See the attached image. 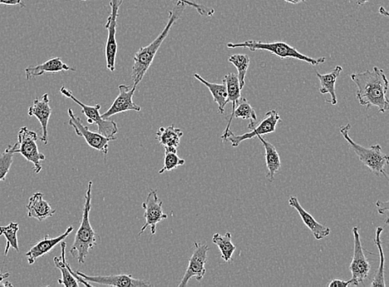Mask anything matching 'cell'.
Returning a JSON list of instances; mask_svg holds the SVG:
<instances>
[{"label":"cell","instance_id":"obj_1","mask_svg":"<svg viewBox=\"0 0 389 287\" xmlns=\"http://www.w3.org/2000/svg\"><path fill=\"white\" fill-rule=\"evenodd\" d=\"M351 78L358 88L356 98L361 106L367 110L377 107L383 113L388 110V81L382 69L374 67L372 71L353 73Z\"/></svg>","mask_w":389,"mask_h":287},{"label":"cell","instance_id":"obj_2","mask_svg":"<svg viewBox=\"0 0 389 287\" xmlns=\"http://www.w3.org/2000/svg\"><path fill=\"white\" fill-rule=\"evenodd\" d=\"M185 7L186 6L183 3L179 2L177 4L173 9L169 11V21L166 23L163 31L149 45L140 48V50L135 54L134 64H133L131 71V78L133 82H134L133 86H137L142 81L153 61H154L156 53L158 52L162 43L168 37L172 26L179 21L182 14L184 13Z\"/></svg>","mask_w":389,"mask_h":287},{"label":"cell","instance_id":"obj_3","mask_svg":"<svg viewBox=\"0 0 389 287\" xmlns=\"http://www.w3.org/2000/svg\"><path fill=\"white\" fill-rule=\"evenodd\" d=\"M92 181H89L85 197V204L83 207L82 218L80 229H78L75 240L71 247L70 254L77 257L78 264H84L86 257L90 249L97 244V234L90 223V211L92 202Z\"/></svg>","mask_w":389,"mask_h":287},{"label":"cell","instance_id":"obj_4","mask_svg":"<svg viewBox=\"0 0 389 287\" xmlns=\"http://www.w3.org/2000/svg\"><path fill=\"white\" fill-rule=\"evenodd\" d=\"M351 123H348L346 126L339 128V130H341L344 140L347 141L349 145L356 153L358 159L361 160L364 166L369 168L374 175L384 176L386 179H388V156L382 152L381 146L376 145L366 148L358 145V143L354 142L352 138L349 137V130H351Z\"/></svg>","mask_w":389,"mask_h":287},{"label":"cell","instance_id":"obj_5","mask_svg":"<svg viewBox=\"0 0 389 287\" xmlns=\"http://www.w3.org/2000/svg\"><path fill=\"white\" fill-rule=\"evenodd\" d=\"M226 47L229 49L247 48L253 52L267 51L282 59H297V60L309 63L312 66H318L327 61L326 57L313 58L304 55L295 47L283 42L263 43L257 40H248L243 43H229Z\"/></svg>","mask_w":389,"mask_h":287},{"label":"cell","instance_id":"obj_6","mask_svg":"<svg viewBox=\"0 0 389 287\" xmlns=\"http://www.w3.org/2000/svg\"><path fill=\"white\" fill-rule=\"evenodd\" d=\"M60 92L62 95L67 98L71 99L72 101L77 103L78 106L82 108V112L84 113V116L87 118V123L89 125H97L98 128V133H101L103 136L108 137H116V135L118 133V127L116 123L113 120H104L100 115L101 105H96L93 106H87L82 101H78L77 99L73 96L71 91L67 90L65 86H62Z\"/></svg>","mask_w":389,"mask_h":287},{"label":"cell","instance_id":"obj_7","mask_svg":"<svg viewBox=\"0 0 389 287\" xmlns=\"http://www.w3.org/2000/svg\"><path fill=\"white\" fill-rule=\"evenodd\" d=\"M37 133L22 127L18 131L16 153L21 154L33 164V171L38 174L43 169L42 162L46 159L43 153L39 152L37 145Z\"/></svg>","mask_w":389,"mask_h":287},{"label":"cell","instance_id":"obj_8","mask_svg":"<svg viewBox=\"0 0 389 287\" xmlns=\"http://www.w3.org/2000/svg\"><path fill=\"white\" fill-rule=\"evenodd\" d=\"M124 0H111V14L107 18L106 29L108 31L106 44V68L111 72L116 70V60L117 54L116 28L117 19L119 17L120 8Z\"/></svg>","mask_w":389,"mask_h":287},{"label":"cell","instance_id":"obj_9","mask_svg":"<svg viewBox=\"0 0 389 287\" xmlns=\"http://www.w3.org/2000/svg\"><path fill=\"white\" fill-rule=\"evenodd\" d=\"M354 235V256L349 270L351 271L352 278L351 279V286H358L363 283L368 276L371 266L364 254V250L359 237L358 227H353Z\"/></svg>","mask_w":389,"mask_h":287},{"label":"cell","instance_id":"obj_10","mask_svg":"<svg viewBox=\"0 0 389 287\" xmlns=\"http://www.w3.org/2000/svg\"><path fill=\"white\" fill-rule=\"evenodd\" d=\"M67 113L70 117L68 122L69 125L74 128L77 135L84 137L88 145L106 156L108 150H109V142L116 140L117 137H108L103 136L99 133L92 132L89 128L83 125L81 118L75 116L72 108H68Z\"/></svg>","mask_w":389,"mask_h":287},{"label":"cell","instance_id":"obj_11","mask_svg":"<svg viewBox=\"0 0 389 287\" xmlns=\"http://www.w3.org/2000/svg\"><path fill=\"white\" fill-rule=\"evenodd\" d=\"M280 117L275 110H270L265 113V118L258 126H256L252 132L246 133L242 135H235L231 130L226 135V140H229L233 147H238L240 143L258 136H263L273 133L277 130V126Z\"/></svg>","mask_w":389,"mask_h":287},{"label":"cell","instance_id":"obj_12","mask_svg":"<svg viewBox=\"0 0 389 287\" xmlns=\"http://www.w3.org/2000/svg\"><path fill=\"white\" fill-rule=\"evenodd\" d=\"M162 206H163V201L157 195V191L150 190L146 201L142 203V208L145 210L146 223L141 227L139 235H141L148 227H150L151 235H155L157 225L168 218V215L164 213Z\"/></svg>","mask_w":389,"mask_h":287},{"label":"cell","instance_id":"obj_13","mask_svg":"<svg viewBox=\"0 0 389 287\" xmlns=\"http://www.w3.org/2000/svg\"><path fill=\"white\" fill-rule=\"evenodd\" d=\"M194 250L192 254L188 269H187L183 278H182L179 287H185L188 284L191 278L201 281L206 274V262L208 261V252L209 247L206 244H201L195 242L194 244Z\"/></svg>","mask_w":389,"mask_h":287},{"label":"cell","instance_id":"obj_14","mask_svg":"<svg viewBox=\"0 0 389 287\" xmlns=\"http://www.w3.org/2000/svg\"><path fill=\"white\" fill-rule=\"evenodd\" d=\"M76 274L88 282L108 286L119 287H144L151 284L146 280L136 279L130 274L109 275V276H89L80 271Z\"/></svg>","mask_w":389,"mask_h":287},{"label":"cell","instance_id":"obj_15","mask_svg":"<svg viewBox=\"0 0 389 287\" xmlns=\"http://www.w3.org/2000/svg\"><path fill=\"white\" fill-rule=\"evenodd\" d=\"M136 87L135 86L120 85L118 87L119 88V95L112 103L109 110L102 115V118L108 120V118L118 115V113L127 111L140 112L141 108L133 102V96H134Z\"/></svg>","mask_w":389,"mask_h":287},{"label":"cell","instance_id":"obj_16","mask_svg":"<svg viewBox=\"0 0 389 287\" xmlns=\"http://www.w3.org/2000/svg\"><path fill=\"white\" fill-rule=\"evenodd\" d=\"M66 247L65 242H61V257H55L53 259L54 264L57 269L60 270L62 278L58 280V283L66 287H80L81 285L92 287V285L78 276L76 272H74L71 269L70 265L67 264L66 260Z\"/></svg>","mask_w":389,"mask_h":287},{"label":"cell","instance_id":"obj_17","mask_svg":"<svg viewBox=\"0 0 389 287\" xmlns=\"http://www.w3.org/2000/svg\"><path fill=\"white\" fill-rule=\"evenodd\" d=\"M48 94H44L41 99H35L33 106L28 108V116L36 117L42 127L41 141L44 145H48V125L52 115V108L49 106Z\"/></svg>","mask_w":389,"mask_h":287},{"label":"cell","instance_id":"obj_18","mask_svg":"<svg viewBox=\"0 0 389 287\" xmlns=\"http://www.w3.org/2000/svg\"><path fill=\"white\" fill-rule=\"evenodd\" d=\"M72 231L73 227L69 226L65 232H63L60 236L51 237L50 235H47L44 237L43 240L39 241L37 244L34 245L27 252L26 256L28 264H33L38 257L49 254L58 244H61V242L65 240L66 237L70 235Z\"/></svg>","mask_w":389,"mask_h":287},{"label":"cell","instance_id":"obj_19","mask_svg":"<svg viewBox=\"0 0 389 287\" xmlns=\"http://www.w3.org/2000/svg\"><path fill=\"white\" fill-rule=\"evenodd\" d=\"M289 206L298 212L304 224L307 226L310 231H312L314 239L318 241L322 240L324 237H326L331 234L332 230L329 227L319 224V223L314 219L313 216L310 215L309 213L304 209L302 205L300 204L297 197L290 196L289 199Z\"/></svg>","mask_w":389,"mask_h":287},{"label":"cell","instance_id":"obj_20","mask_svg":"<svg viewBox=\"0 0 389 287\" xmlns=\"http://www.w3.org/2000/svg\"><path fill=\"white\" fill-rule=\"evenodd\" d=\"M61 72H76V69L67 65L61 60L60 57H53L45 62L39 64V65L28 67L26 69L28 81H31L33 78L41 77L46 73Z\"/></svg>","mask_w":389,"mask_h":287},{"label":"cell","instance_id":"obj_21","mask_svg":"<svg viewBox=\"0 0 389 287\" xmlns=\"http://www.w3.org/2000/svg\"><path fill=\"white\" fill-rule=\"evenodd\" d=\"M223 81L225 82L226 86V91H228V102L233 103V107H231V113L229 120L228 125H226L225 130L221 135V140L224 142L226 141V135H228L229 131L230 130V126L231 121L234 120V112L235 111L236 106H238L241 99H242V95H241V91L242 89L240 87V83L237 74L235 73H229L225 75L223 79Z\"/></svg>","mask_w":389,"mask_h":287},{"label":"cell","instance_id":"obj_22","mask_svg":"<svg viewBox=\"0 0 389 287\" xmlns=\"http://www.w3.org/2000/svg\"><path fill=\"white\" fill-rule=\"evenodd\" d=\"M28 216L33 218L38 221H43L49 217H52L56 213L48 202L43 200V194L41 192H36L29 198L27 205Z\"/></svg>","mask_w":389,"mask_h":287},{"label":"cell","instance_id":"obj_23","mask_svg":"<svg viewBox=\"0 0 389 287\" xmlns=\"http://www.w3.org/2000/svg\"><path fill=\"white\" fill-rule=\"evenodd\" d=\"M343 71V68L341 66H336V68L331 72L327 74H321L317 72V76L319 81V92L322 95H327L329 94L331 96V100L327 102H331L332 106H336L338 103L336 92V84L337 79Z\"/></svg>","mask_w":389,"mask_h":287},{"label":"cell","instance_id":"obj_24","mask_svg":"<svg viewBox=\"0 0 389 287\" xmlns=\"http://www.w3.org/2000/svg\"><path fill=\"white\" fill-rule=\"evenodd\" d=\"M194 77L197 80L199 81L202 84L209 89V91L213 96L214 101L218 103L219 113L221 115H224L225 111V106L228 103V91H226V86L225 82L219 84L213 83L206 81L205 79L199 75L198 73H194Z\"/></svg>","mask_w":389,"mask_h":287},{"label":"cell","instance_id":"obj_25","mask_svg":"<svg viewBox=\"0 0 389 287\" xmlns=\"http://www.w3.org/2000/svg\"><path fill=\"white\" fill-rule=\"evenodd\" d=\"M263 145L265 152V164H267L268 172L267 178L270 182L275 181V174L280 169V158L277 148L263 136H258Z\"/></svg>","mask_w":389,"mask_h":287},{"label":"cell","instance_id":"obj_26","mask_svg":"<svg viewBox=\"0 0 389 287\" xmlns=\"http://www.w3.org/2000/svg\"><path fill=\"white\" fill-rule=\"evenodd\" d=\"M184 133L175 125L169 127H161L156 132V140L159 141L161 145L165 147L177 148L180 145L181 137H183Z\"/></svg>","mask_w":389,"mask_h":287},{"label":"cell","instance_id":"obj_27","mask_svg":"<svg viewBox=\"0 0 389 287\" xmlns=\"http://www.w3.org/2000/svg\"><path fill=\"white\" fill-rule=\"evenodd\" d=\"M383 231V227H378L376 230V236L374 239V244L378 247L379 252V266L376 272V275L374 276L372 281L371 286L372 287H385V278H384V262H385V259H384V254L382 247L381 242V234Z\"/></svg>","mask_w":389,"mask_h":287},{"label":"cell","instance_id":"obj_28","mask_svg":"<svg viewBox=\"0 0 389 287\" xmlns=\"http://www.w3.org/2000/svg\"><path fill=\"white\" fill-rule=\"evenodd\" d=\"M234 118H243V120H250L248 128L253 130L257 126V113L252 106L250 105L247 99H241L238 106H236L234 112Z\"/></svg>","mask_w":389,"mask_h":287},{"label":"cell","instance_id":"obj_29","mask_svg":"<svg viewBox=\"0 0 389 287\" xmlns=\"http://www.w3.org/2000/svg\"><path fill=\"white\" fill-rule=\"evenodd\" d=\"M213 242L218 246L221 254V259L226 262L231 261L236 250L235 245L231 242V232H226L224 236L215 234L213 237Z\"/></svg>","mask_w":389,"mask_h":287},{"label":"cell","instance_id":"obj_30","mask_svg":"<svg viewBox=\"0 0 389 287\" xmlns=\"http://www.w3.org/2000/svg\"><path fill=\"white\" fill-rule=\"evenodd\" d=\"M18 230L19 225L18 223L12 222L7 226H0V236L6 237L7 240L4 255H8V252L11 247L18 252H19L17 236Z\"/></svg>","mask_w":389,"mask_h":287},{"label":"cell","instance_id":"obj_31","mask_svg":"<svg viewBox=\"0 0 389 287\" xmlns=\"http://www.w3.org/2000/svg\"><path fill=\"white\" fill-rule=\"evenodd\" d=\"M229 61L237 68L240 87L243 90L245 86L246 75H247L250 65V57L247 54H234V55L229 57Z\"/></svg>","mask_w":389,"mask_h":287},{"label":"cell","instance_id":"obj_32","mask_svg":"<svg viewBox=\"0 0 389 287\" xmlns=\"http://www.w3.org/2000/svg\"><path fill=\"white\" fill-rule=\"evenodd\" d=\"M165 150L164 167L159 171L160 175L165 171H170L176 169L179 167L184 166L185 163V160L182 159L177 154V148L165 147Z\"/></svg>","mask_w":389,"mask_h":287},{"label":"cell","instance_id":"obj_33","mask_svg":"<svg viewBox=\"0 0 389 287\" xmlns=\"http://www.w3.org/2000/svg\"><path fill=\"white\" fill-rule=\"evenodd\" d=\"M17 142L9 145L6 150L0 154V181L6 180L9 170L13 164V155L16 154Z\"/></svg>","mask_w":389,"mask_h":287},{"label":"cell","instance_id":"obj_34","mask_svg":"<svg viewBox=\"0 0 389 287\" xmlns=\"http://www.w3.org/2000/svg\"><path fill=\"white\" fill-rule=\"evenodd\" d=\"M177 1H179L180 3H183L185 4V6L194 8L195 11L200 14L201 16L212 17L215 13L214 9L202 6V4L190 1V0H177Z\"/></svg>","mask_w":389,"mask_h":287},{"label":"cell","instance_id":"obj_35","mask_svg":"<svg viewBox=\"0 0 389 287\" xmlns=\"http://www.w3.org/2000/svg\"><path fill=\"white\" fill-rule=\"evenodd\" d=\"M2 4L9 6H18L21 8L26 7V4L23 3V0H0V6H2Z\"/></svg>","mask_w":389,"mask_h":287},{"label":"cell","instance_id":"obj_36","mask_svg":"<svg viewBox=\"0 0 389 287\" xmlns=\"http://www.w3.org/2000/svg\"><path fill=\"white\" fill-rule=\"evenodd\" d=\"M351 286V280L343 281L339 279L332 280L331 282H329V287H347Z\"/></svg>","mask_w":389,"mask_h":287},{"label":"cell","instance_id":"obj_37","mask_svg":"<svg viewBox=\"0 0 389 287\" xmlns=\"http://www.w3.org/2000/svg\"><path fill=\"white\" fill-rule=\"evenodd\" d=\"M378 212L380 215H387L388 212V201H378L376 203Z\"/></svg>","mask_w":389,"mask_h":287},{"label":"cell","instance_id":"obj_38","mask_svg":"<svg viewBox=\"0 0 389 287\" xmlns=\"http://www.w3.org/2000/svg\"><path fill=\"white\" fill-rule=\"evenodd\" d=\"M9 276H11V274H9V272H6V274H2V272L0 271V282L4 281V280L9 278Z\"/></svg>","mask_w":389,"mask_h":287},{"label":"cell","instance_id":"obj_39","mask_svg":"<svg viewBox=\"0 0 389 287\" xmlns=\"http://www.w3.org/2000/svg\"><path fill=\"white\" fill-rule=\"evenodd\" d=\"M284 1H285L287 3H289V4H300V3L305 2V0H284Z\"/></svg>","mask_w":389,"mask_h":287},{"label":"cell","instance_id":"obj_40","mask_svg":"<svg viewBox=\"0 0 389 287\" xmlns=\"http://www.w3.org/2000/svg\"><path fill=\"white\" fill-rule=\"evenodd\" d=\"M369 0H357V4L358 6H363Z\"/></svg>","mask_w":389,"mask_h":287},{"label":"cell","instance_id":"obj_41","mask_svg":"<svg viewBox=\"0 0 389 287\" xmlns=\"http://www.w3.org/2000/svg\"><path fill=\"white\" fill-rule=\"evenodd\" d=\"M380 13H385V16L386 17L388 16V12L385 11V9H383V8H380Z\"/></svg>","mask_w":389,"mask_h":287},{"label":"cell","instance_id":"obj_42","mask_svg":"<svg viewBox=\"0 0 389 287\" xmlns=\"http://www.w3.org/2000/svg\"><path fill=\"white\" fill-rule=\"evenodd\" d=\"M81 1H87V0H81Z\"/></svg>","mask_w":389,"mask_h":287}]
</instances>
